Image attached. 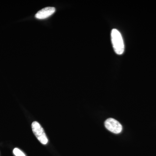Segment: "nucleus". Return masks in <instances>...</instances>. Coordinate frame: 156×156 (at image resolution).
I'll return each mask as SVG.
<instances>
[{
    "mask_svg": "<svg viewBox=\"0 0 156 156\" xmlns=\"http://www.w3.org/2000/svg\"><path fill=\"white\" fill-rule=\"evenodd\" d=\"M32 130L37 139L43 145H46L48 142V139L42 127L37 122L32 124Z\"/></svg>",
    "mask_w": 156,
    "mask_h": 156,
    "instance_id": "nucleus-2",
    "label": "nucleus"
},
{
    "mask_svg": "<svg viewBox=\"0 0 156 156\" xmlns=\"http://www.w3.org/2000/svg\"><path fill=\"white\" fill-rule=\"evenodd\" d=\"M111 40L115 52L118 55L123 54L124 50V43L120 32L116 29H113L111 32Z\"/></svg>",
    "mask_w": 156,
    "mask_h": 156,
    "instance_id": "nucleus-1",
    "label": "nucleus"
},
{
    "mask_svg": "<svg viewBox=\"0 0 156 156\" xmlns=\"http://www.w3.org/2000/svg\"><path fill=\"white\" fill-rule=\"evenodd\" d=\"M13 153L15 156H26L22 151L17 148H15L13 149Z\"/></svg>",
    "mask_w": 156,
    "mask_h": 156,
    "instance_id": "nucleus-5",
    "label": "nucleus"
},
{
    "mask_svg": "<svg viewBox=\"0 0 156 156\" xmlns=\"http://www.w3.org/2000/svg\"><path fill=\"white\" fill-rule=\"evenodd\" d=\"M56 11L54 7H46L39 11L36 14L35 17L38 19H45L49 17Z\"/></svg>",
    "mask_w": 156,
    "mask_h": 156,
    "instance_id": "nucleus-4",
    "label": "nucleus"
},
{
    "mask_svg": "<svg viewBox=\"0 0 156 156\" xmlns=\"http://www.w3.org/2000/svg\"><path fill=\"white\" fill-rule=\"evenodd\" d=\"M105 125L108 130L114 134H119L122 130V127L121 124L113 118L107 119L105 122Z\"/></svg>",
    "mask_w": 156,
    "mask_h": 156,
    "instance_id": "nucleus-3",
    "label": "nucleus"
}]
</instances>
